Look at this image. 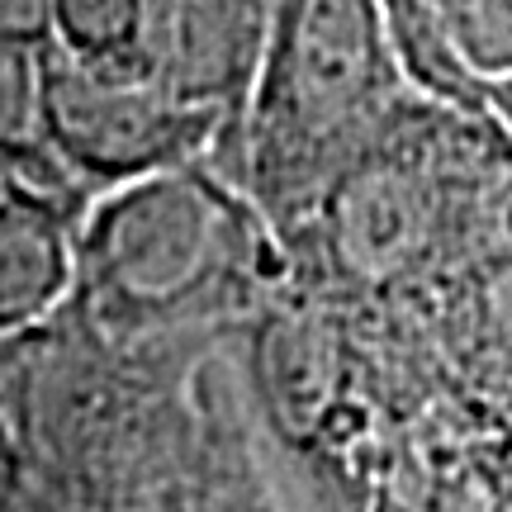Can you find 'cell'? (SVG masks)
Listing matches in <instances>:
<instances>
[{
    "mask_svg": "<svg viewBox=\"0 0 512 512\" xmlns=\"http://www.w3.org/2000/svg\"><path fill=\"white\" fill-rule=\"evenodd\" d=\"M290 285L285 247L209 162L124 185L86 209L72 313L124 351L238 337Z\"/></svg>",
    "mask_w": 512,
    "mask_h": 512,
    "instance_id": "obj_1",
    "label": "cell"
},
{
    "mask_svg": "<svg viewBox=\"0 0 512 512\" xmlns=\"http://www.w3.org/2000/svg\"><path fill=\"white\" fill-rule=\"evenodd\" d=\"M418 100L380 0H275L247 105L209 166L285 247Z\"/></svg>",
    "mask_w": 512,
    "mask_h": 512,
    "instance_id": "obj_2",
    "label": "cell"
},
{
    "mask_svg": "<svg viewBox=\"0 0 512 512\" xmlns=\"http://www.w3.org/2000/svg\"><path fill=\"white\" fill-rule=\"evenodd\" d=\"M43 110L57 166L91 204L176 166L214 162L228 143L223 119L181 105L128 57L86 62L53 43L43 48Z\"/></svg>",
    "mask_w": 512,
    "mask_h": 512,
    "instance_id": "obj_3",
    "label": "cell"
},
{
    "mask_svg": "<svg viewBox=\"0 0 512 512\" xmlns=\"http://www.w3.org/2000/svg\"><path fill=\"white\" fill-rule=\"evenodd\" d=\"M271 10L275 0H143L128 62L233 133L256 81Z\"/></svg>",
    "mask_w": 512,
    "mask_h": 512,
    "instance_id": "obj_4",
    "label": "cell"
},
{
    "mask_svg": "<svg viewBox=\"0 0 512 512\" xmlns=\"http://www.w3.org/2000/svg\"><path fill=\"white\" fill-rule=\"evenodd\" d=\"M86 209L81 200L0 185V347L34 337L72 304Z\"/></svg>",
    "mask_w": 512,
    "mask_h": 512,
    "instance_id": "obj_5",
    "label": "cell"
},
{
    "mask_svg": "<svg viewBox=\"0 0 512 512\" xmlns=\"http://www.w3.org/2000/svg\"><path fill=\"white\" fill-rule=\"evenodd\" d=\"M0 185L91 204L57 166L43 110V48L0 38Z\"/></svg>",
    "mask_w": 512,
    "mask_h": 512,
    "instance_id": "obj_6",
    "label": "cell"
},
{
    "mask_svg": "<svg viewBox=\"0 0 512 512\" xmlns=\"http://www.w3.org/2000/svg\"><path fill=\"white\" fill-rule=\"evenodd\" d=\"M143 0H53V48L86 62H119L133 53Z\"/></svg>",
    "mask_w": 512,
    "mask_h": 512,
    "instance_id": "obj_7",
    "label": "cell"
},
{
    "mask_svg": "<svg viewBox=\"0 0 512 512\" xmlns=\"http://www.w3.org/2000/svg\"><path fill=\"white\" fill-rule=\"evenodd\" d=\"M446 24L479 81L512 76V0H446Z\"/></svg>",
    "mask_w": 512,
    "mask_h": 512,
    "instance_id": "obj_8",
    "label": "cell"
},
{
    "mask_svg": "<svg viewBox=\"0 0 512 512\" xmlns=\"http://www.w3.org/2000/svg\"><path fill=\"white\" fill-rule=\"evenodd\" d=\"M0 38L48 48L53 43V0H0Z\"/></svg>",
    "mask_w": 512,
    "mask_h": 512,
    "instance_id": "obj_9",
    "label": "cell"
},
{
    "mask_svg": "<svg viewBox=\"0 0 512 512\" xmlns=\"http://www.w3.org/2000/svg\"><path fill=\"white\" fill-rule=\"evenodd\" d=\"M0 512H24V456L5 408V384H0Z\"/></svg>",
    "mask_w": 512,
    "mask_h": 512,
    "instance_id": "obj_10",
    "label": "cell"
},
{
    "mask_svg": "<svg viewBox=\"0 0 512 512\" xmlns=\"http://www.w3.org/2000/svg\"><path fill=\"white\" fill-rule=\"evenodd\" d=\"M484 110L494 114V124L512 138V76H498V81H484Z\"/></svg>",
    "mask_w": 512,
    "mask_h": 512,
    "instance_id": "obj_11",
    "label": "cell"
},
{
    "mask_svg": "<svg viewBox=\"0 0 512 512\" xmlns=\"http://www.w3.org/2000/svg\"><path fill=\"white\" fill-rule=\"evenodd\" d=\"M498 465H503V479H508V494H512V413L498 422Z\"/></svg>",
    "mask_w": 512,
    "mask_h": 512,
    "instance_id": "obj_12",
    "label": "cell"
},
{
    "mask_svg": "<svg viewBox=\"0 0 512 512\" xmlns=\"http://www.w3.org/2000/svg\"><path fill=\"white\" fill-rule=\"evenodd\" d=\"M432 5H441V10H446V0H432Z\"/></svg>",
    "mask_w": 512,
    "mask_h": 512,
    "instance_id": "obj_13",
    "label": "cell"
}]
</instances>
